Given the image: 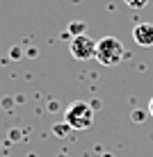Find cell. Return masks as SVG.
<instances>
[{"mask_svg":"<svg viewBox=\"0 0 153 157\" xmlns=\"http://www.w3.org/2000/svg\"><path fill=\"white\" fill-rule=\"evenodd\" d=\"M123 57H126V48L117 36H103L101 41H96V59L103 66L107 68L119 66L123 62Z\"/></svg>","mask_w":153,"mask_h":157,"instance_id":"obj_1","label":"cell"},{"mask_svg":"<svg viewBox=\"0 0 153 157\" xmlns=\"http://www.w3.org/2000/svg\"><path fill=\"white\" fill-rule=\"evenodd\" d=\"M64 123L71 128V130H87L91 128L94 123V107L85 100H75L71 102L64 112Z\"/></svg>","mask_w":153,"mask_h":157,"instance_id":"obj_2","label":"cell"},{"mask_svg":"<svg viewBox=\"0 0 153 157\" xmlns=\"http://www.w3.org/2000/svg\"><path fill=\"white\" fill-rule=\"evenodd\" d=\"M69 50H71V55H73L75 59L87 62V59L96 57V43H94V39H89L87 34H78V36H73Z\"/></svg>","mask_w":153,"mask_h":157,"instance_id":"obj_3","label":"cell"},{"mask_svg":"<svg viewBox=\"0 0 153 157\" xmlns=\"http://www.w3.org/2000/svg\"><path fill=\"white\" fill-rule=\"evenodd\" d=\"M133 39L142 48H151L153 46V23H137L133 30Z\"/></svg>","mask_w":153,"mask_h":157,"instance_id":"obj_4","label":"cell"},{"mask_svg":"<svg viewBox=\"0 0 153 157\" xmlns=\"http://www.w3.org/2000/svg\"><path fill=\"white\" fill-rule=\"evenodd\" d=\"M126 5H128L130 9H142V7H146L149 5V0H123Z\"/></svg>","mask_w":153,"mask_h":157,"instance_id":"obj_5","label":"cell"},{"mask_svg":"<svg viewBox=\"0 0 153 157\" xmlns=\"http://www.w3.org/2000/svg\"><path fill=\"white\" fill-rule=\"evenodd\" d=\"M69 30H71V34H73V36L85 34V23H71V25H69Z\"/></svg>","mask_w":153,"mask_h":157,"instance_id":"obj_6","label":"cell"},{"mask_svg":"<svg viewBox=\"0 0 153 157\" xmlns=\"http://www.w3.org/2000/svg\"><path fill=\"white\" fill-rule=\"evenodd\" d=\"M149 114H151V116H153V98H151V100H149Z\"/></svg>","mask_w":153,"mask_h":157,"instance_id":"obj_7","label":"cell"}]
</instances>
